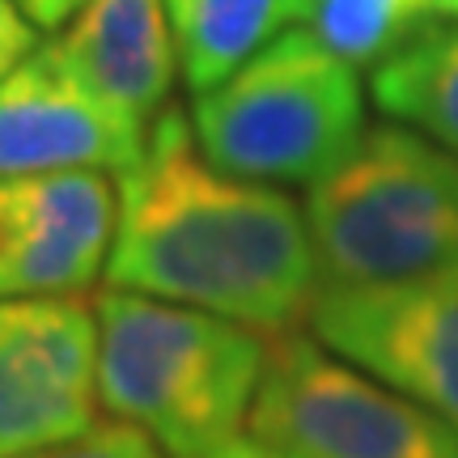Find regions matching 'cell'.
<instances>
[{
  "label": "cell",
  "mask_w": 458,
  "mask_h": 458,
  "mask_svg": "<svg viewBox=\"0 0 458 458\" xmlns=\"http://www.w3.org/2000/svg\"><path fill=\"white\" fill-rule=\"evenodd\" d=\"M114 196L102 267L111 289L196 306L259 335H289L310 318L318 259L301 204L208 165L182 111L165 106L148 123Z\"/></svg>",
  "instance_id": "6da1fadb"
},
{
  "label": "cell",
  "mask_w": 458,
  "mask_h": 458,
  "mask_svg": "<svg viewBox=\"0 0 458 458\" xmlns=\"http://www.w3.org/2000/svg\"><path fill=\"white\" fill-rule=\"evenodd\" d=\"M98 310V399L145 428L165 458H208L242 437L267 335L233 318L140 293H106Z\"/></svg>",
  "instance_id": "7a4b0ae2"
},
{
  "label": "cell",
  "mask_w": 458,
  "mask_h": 458,
  "mask_svg": "<svg viewBox=\"0 0 458 458\" xmlns=\"http://www.w3.org/2000/svg\"><path fill=\"white\" fill-rule=\"evenodd\" d=\"M318 289L394 284L458 263V153L408 123L369 128L306 196Z\"/></svg>",
  "instance_id": "3957f363"
},
{
  "label": "cell",
  "mask_w": 458,
  "mask_h": 458,
  "mask_svg": "<svg viewBox=\"0 0 458 458\" xmlns=\"http://www.w3.org/2000/svg\"><path fill=\"white\" fill-rule=\"evenodd\" d=\"M191 131L208 165L233 179L314 187L365 140V89L348 60L293 26L196 94Z\"/></svg>",
  "instance_id": "277c9868"
},
{
  "label": "cell",
  "mask_w": 458,
  "mask_h": 458,
  "mask_svg": "<svg viewBox=\"0 0 458 458\" xmlns=\"http://www.w3.org/2000/svg\"><path fill=\"white\" fill-rule=\"evenodd\" d=\"M246 428L289 458H458L433 411L297 331L267 344Z\"/></svg>",
  "instance_id": "5b68a950"
},
{
  "label": "cell",
  "mask_w": 458,
  "mask_h": 458,
  "mask_svg": "<svg viewBox=\"0 0 458 458\" xmlns=\"http://www.w3.org/2000/svg\"><path fill=\"white\" fill-rule=\"evenodd\" d=\"M310 331L458 433V263L394 284L318 289Z\"/></svg>",
  "instance_id": "8992f818"
},
{
  "label": "cell",
  "mask_w": 458,
  "mask_h": 458,
  "mask_svg": "<svg viewBox=\"0 0 458 458\" xmlns=\"http://www.w3.org/2000/svg\"><path fill=\"white\" fill-rule=\"evenodd\" d=\"M98 411V310L81 293L0 301V458L81 437Z\"/></svg>",
  "instance_id": "52a82bcc"
},
{
  "label": "cell",
  "mask_w": 458,
  "mask_h": 458,
  "mask_svg": "<svg viewBox=\"0 0 458 458\" xmlns=\"http://www.w3.org/2000/svg\"><path fill=\"white\" fill-rule=\"evenodd\" d=\"M114 208L102 170L0 179V301L89 289L106 267Z\"/></svg>",
  "instance_id": "ba28073f"
},
{
  "label": "cell",
  "mask_w": 458,
  "mask_h": 458,
  "mask_svg": "<svg viewBox=\"0 0 458 458\" xmlns=\"http://www.w3.org/2000/svg\"><path fill=\"white\" fill-rule=\"evenodd\" d=\"M148 128L94 98L55 51L38 47L0 81V179L60 170H128Z\"/></svg>",
  "instance_id": "9c48e42d"
},
{
  "label": "cell",
  "mask_w": 458,
  "mask_h": 458,
  "mask_svg": "<svg viewBox=\"0 0 458 458\" xmlns=\"http://www.w3.org/2000/svg\"><path fill=\"white\" fill-rule=\"evenodd\" d=\"M47 47L94 98L140 128H148L170 98L179 55L165 0H85Z\"/></svg>",
  "instance_id": "30bf717a"
},
{
  "label": "cell",
  "mask_w": 458,
  "mask_h": 458,
  "mask_svg": "<svg viewBox=\"0 0 458 458\" xmlns=\"http://www.w3.org/2000/svg\"><path fill=\"white\" fill-rule=\"evenodd\" d=\"M314 0H165L174 55L191 94L233 77L272 38L306 21Z\"/></svg>",
  "instance_id": "8fae6325"
},
{
  "label": "cell",
  "mask_w": 458,
  "mask_h": 458,
  "mask_svg": "<svg viewBox=\"0 0 458 458\" xmlns=\"http://www.w3.org/2000/svg\"><path fill=\"white\" fill-rule=\"evenodd\" d=\"M374 102L458 153V21L437 17L374 68Z\"/></svg>",
  "instance_id": "7c38bea8"
},
{
  "label": "cell",
  "mask_w": 458,
  "mask_h": 458,
  "mask_svg": "<svg viewBox=\"0 0 458 458\" xmlns=\"http://www.w3.org/2000/svg\"><path fill=\"white\" fill-rule=\"evenodd\" d=\"M310 34L352 68L382 64L437 21V0H314Z\"/></svg>",
  "instance_id": "4fadbf2b"
},
{
  "label": "cell",
  "mask_w": 458,
  "mask_h": 458,
  "mask_svg": "<svg viewBox=\"0 0 458 458\" xmlns=\"http://www.w3.org/2000/svg\"><path fill=\"white\" fill-rule=\"evenodd\" d=\"M26 458H165V454L157 450V442L148 437L145 428L128 425V420H106V425H89L72 442L47 445V450Z\"/></svg>",
  "instance_id": "5bb4252c"
},
{
  "label": "cell",
  "mask_w": 458,
  "mask_h": 458,
  "mask_svg": "<svg viewBox=\"0 0 458 458\" xmlns=\"http://www.w3.org/2000/svg\"><path fill=\"white\" fill-rule=\"evenodd\" d=\"M30 51H38V26L17 9L13 0H0V81H4Z\"/></svg>",
  "instance_id": "9a60e30c"
},
{
  "label": "cell",
  "mask_w": 458,
  "mask_h": 458,
  "mask_svg": "<svg viewBox=\"0 0 458 458\" xmlns=\"http://www.w3.org/2000/svg\"><path fill=\"white\" fill-rule=\"evenodd\" d=\"M13 4L30 17L38 30H60L64 21L77 17V9H81L85 0H13Z\"/></svg>",
  "instance_id": "2e32d148"
},
{
  "label": "cell",
  "mask_w": 458,
  "mask_h": 458,
  "mask_svg": "<svg viewBox=\"0 0 458 458\" xmlns=\"http://www.w3.org/2000/svg\"><path fill=\"white\" fill-rule=\"evenodd\" d=\"M208 458H289L284 450H276V445L259 442V437H233V442H225L221 450H213Z\"/></svg>",
  "instance_id": "e0dca14e"
},
{
  "label": "cell",
  "mask_w": 458,
  "mask_h": 458,
  "mask_svg": "<svg viewBox=\"0 0 458 458\" xmlns=\"http://www.w3.org/2000/svg\"><path fill=\"white\" fill-rule=\"evenodd\" d=\"M437 17H450V21H458V0H437Z\"/></svg>",
  "instance_id": "ac0fdd59"
}]
</instances>
